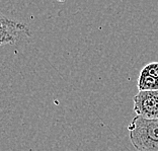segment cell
<instances>
[{"label":"cell","instance_id":"6da1fadb","mask_svg":"<svg viewBox=\"0 0 158 151\" xmlns=\"http://www.w3.org/2000/svg\"><path fill=\"white\" fill-rule=\"evenodd\" d=\"M130 141L138 151H158V119L136 115L128 126Z\"/></svg>","mask_w":158,"mask_h":151},{"label":"cell","instance_id":"7a4b0ae2","mask_svg":"<svg viewBox=\"0 0 158 151\" xmlns=\"http://www.w3.org/2000/svg\"><path fill=\"white\" fill-rule=\"evenodd\" d=\"M134 112L146 119H158V90L139 91L134 98Z\"/></svg>","mask_w":158,"mask_h":151},{"label":"cell","instance_id":"3957f363","mask_svg":"<svg viewBox=\"0 0 158 151\" xmlns=\"http://www.w3.org/2000/svg\"><path fill=\"white\" fill-rule=\"evenodd\" d=\"M138 88L139 91H156L158 90V79L140 73L138 79Z\"/></svg>","mask_w":158,"mask_h":151},{"label":"cell","instance_id":"277c9868","mask_svg":"<svg viewBox=\"0 0 158 151\" xmlns=\"http://www.w3.org/2000/svg\"><path fill=\"white\" fill-rule=\"evenodd\" d=\"M143 74L149 75V76L157 78L158 79V62H151L148 63L147 65H145L142 68L141 72Z\"/></svg>","mask_w":158,"mask_h":151}]
</instances>
